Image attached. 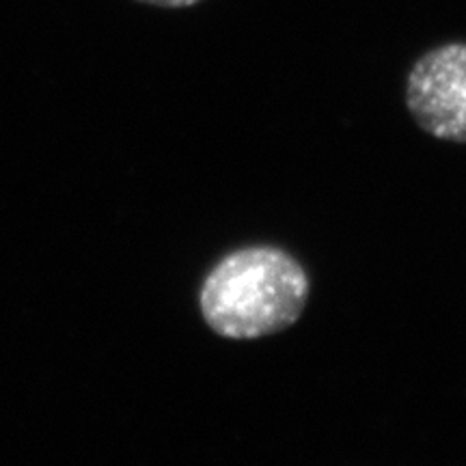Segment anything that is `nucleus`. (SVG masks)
I'll use <instances>...</instances> for the list:
<instances>
[{"mask_svg": "<svg viewBox=\"0 0 466 466\" xmlns=\"http://www.w3.org/2000/svg\"><path fill=\"white\" fill-rule=\"evenodd\" d=\"M311 296L307 268L275 244L231 250L201 285V316L225 339H261L283 333L305 313Z\"/></svg>", "mask_w": 466, "mask_h": 466, "instance_id": "f257e3e1", "label": "nucleus"}, {"mask_svg": "<svg viewBox=\"0 0 466 466\" xmlns=\"http://www.w3.org/2000/svg\"><path fill=\"white\" fill-rule=\"evenodd\" d=\"M406 108L425 134L466 145V42L417 58L406 76Z\"/></svg>", "mask_w": 466, "mask_h": 466, "instance_id": "f03ea898", "label": "nucleus"}, {"mask_svg": "<svg viewBox=\"0 0 466 466\" xmlns=\"http://www.w3.org/2000/svg\"><path fill=\"white\" fill-rule=\"evenodd\" d=\"M138 3L156 5V7H171V9H179V7H190V5L201 3V0H138Z\"/></svg>", "mask_w": 466, "mask_h": 466, "instance_id": "7ed1b4c3", "label": "nucleus"}]
</instances>
